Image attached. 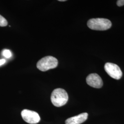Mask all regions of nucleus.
<instances>
[{"instance_id": "obj_1", "label": "nucleus", "mask_w": 124, "mask_h": 124, "mask_svg": "<svg viewBox=\"0 0 124 124\" xmlns=\"http://www.w3.org/2000/svg\"><path fill=\"white\" fill-rule=\"evenodd\" d=\"M69 97L65 90L62 88H57L53 90L52 93L51 100L53 105L60 107L66 104Z\"/></svg>"}, {"instance_id": "obj_2", "label": "nucleus", "mask_w": 124, "mask_h": 124, "mask_svg": "<svg viewBox=\"0 0 124 124\" xmlns=\"http://www.w3.org/2000/svg\"><path fill=\"white\" fill-rule=\"evenodd\" d=\"M87 24L90 29L95 31H106L110 29L112 26L109 20L103 18L90 19Z\"/></svg>"}, {"instance_id": "obj_3", "label": "nucleus", "mask_w": 124, "mask_h": 124, "mask_svg": "<svg viewBox=\"0 0 124 124\" xmlns=\"http://www.w3.org/2000/svg\"><path fill=\"white\" fill-rule=\"evenodd\" d=\"M58 60L53 56H46L41 58L37 62L36 66L41 71H47L58 66Z\"/></svg>"}, {"instance_id": "obj_4", "label": "nucleus", "mask_w": 124, "mask_h": 124, "mask_svg": "<svg viewBox=\"0 0 124 124\" xmlns=\"http://www.w3.org/2000/svg\"><path fill=\"white\" fill-rule=\"evenodd\" d=\"M104 69L108 75L115 80H119L122 76L120 67L115 63L107 62L104 65Z\"/></svg>"}, {"instance_id": "obj_5", "label": "nucleus", "mask_w": 124, "mask_h": 124, "mask_svg": "<svg viewBox=\"0 0 124 124\" xmlns=\"http://www.w3.org/2000/svg\"><path fill=\"white\" fill-rule=\"evenodd\" d=\"M21 116L23 120L29 124H37L40 122V116L35 111L24 109L21 112Z\"/></svg>"}, {"instance_id": "obj_6", "label": "nucleus", "mask_w": 124, "mask_h": 124, "mask_svg": "<svg viewBox=\"0 0 124 124\" xmlns=\"http://www.w3.org/2000/svg\"><path fill=\"white\" fill-rule=\"evenodd\" d=\"M86 81L90 86L96 88H100L103 85L102 78L96 73L91 74L88 75L86 79Z\"/></svg>"}, {"instance_id": "obj_7", "label": "nucleus", "mask_w": 124, "mask_h": 124, "mask_svg": "<svg viewBox=\"0 0 124 124\" xmlns=\"http://www.w3.org/2000/svg\"><path fill=\"white\" fill-rule=\"evenodd\" d=\"M88 114L83 113L79 115L68 119L65 121L66 124H80L87 119Z\"/></svg>"}, {"instance_id": "obj_8", "label": "nucleus", "mask_w": 124, "mask_h": 124, "mask_svg": "<svg viewBox=\"0 0 124 124\" xmlns=\"http://www.w3.org/2000/svg\"><path fill=\"white\" fill-rule=\"evenodd\" d=\"M2 54L4 57L8 58H11L12 56L11 51L8 49L3 50L2 52Z\"/></svg>"}, {"instance_id": "obj_9", "label": "nucleus", "mask_w": 124, "mask_h": 124, "mask_svg": "<svg viewBox=\"0 0 124 124\" xmlns=\"http://www.w3.org/2000/svg\"><path fill=\"white\" fill-rule=\"evenodd\" d=\"M8 23L7 20L3 16L0 15V26L5 27L7 26Z\"/></svg>"}, {"instance_id": "obj_10", "label": "nucleus", "mask_w": 124, "mask_h": 124, "mask_svg": "<svg viewBox=\"0 0 124 124\" xmlns=\"http://www.w3.org/2000/svg\"><path fill=\"white\" fill-rule=\"evenodd\" d=\"M117 5L118 7H121L124 5V0H118L117 1Z\"/></svg>"}, {"instance_id": "obj_11", "label": "nucleus", "mask_w": 124, "mask_h": 124, "mask_svg": "<svg viewBox=\"0 0 124 124\" xmlns=\"http://www.w3.org/2000/svg\"><path fill=\"white\" fill-rule=\"evenodd\" d=\"M5 62H6V60L4 59H0V66L3 65Z\"/></svg>"}, {"instance_id": "obj_12", "label": "nucleus", "mask_w": 124, "mask_h": 124, "mask_svg": "<svg viewBox=\"0 0 124 124\" xmlns=\"http://www.w3.org/2000/svg\"><path fill=\"white\" fill-rule=\"evenodd\" d=\"M58 1H66V0H59Z\"/></svg>"}]
</instances>
